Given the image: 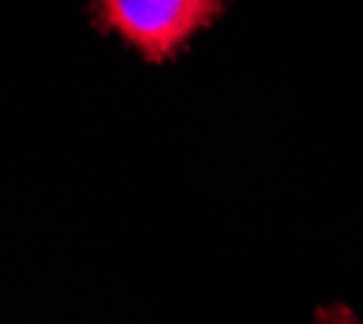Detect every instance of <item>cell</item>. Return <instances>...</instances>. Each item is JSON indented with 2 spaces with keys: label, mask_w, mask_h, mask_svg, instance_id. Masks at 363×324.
I'll return each mask as SVG.
<instances>
[{
  "label": "cell",
  "mask_w": 363,
  "mask_h": 324,
  "mask_svg": "<svg viewBox=\"0 0 363 324\" xmlns=\"http://www.w3.org/2000/svg\"><path fill=\"white\" fill-rule=\"evenodd\" d=\"M104 30L127 39L150 62H166L198 30L211 26L224 0H94Z\"/></svg>",
  "instance_id": "cell-1"
},
{
  "label": "cell",
  "mask_w": 363,
  "mask_h": 324,
  "mask_svg": "<svg viewBox=\"0 0 363 324\" xmlns=\"http://www.w3.org/2000/svg\"><path fill=\"white\" fill-rule=\"evenodd\" d=\"M315 321L318 324H363L347 305H340V302L337 305H321V308L315 311Z\"/></svg>",
  "instance_id": "cell-2"
}]
</instances>
